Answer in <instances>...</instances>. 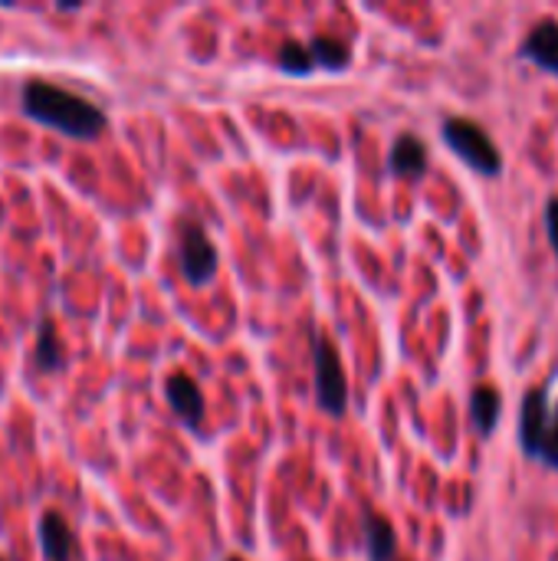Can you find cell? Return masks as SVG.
Instances as JSON below:
<instances>
[{"mask_svg": "<svg viewBox=\"0 0 558 561\" xmlns=\"http://www.w3.org/2000/svg\"><path fill=\"white\" fill-rule=\"evenodd\" d=\"M500 417H503V394L493 385L474 388V394H470V424H474V431L483 440H490L497 434V427H500Z\"/></svg>", "mask_w": 558, "mask_h": 561, "instance_id": "obj_11", "label": "cell"}, {"mask_svg": "<svg viewBox=\"0 0 558 561\" xmlns=\"http://www.w3.org/2000/svg\"><path fill=\"white\" fill-rule=\"evenodd\" d=\"M362 536H365L368 561H395V556H398V533L382 513H375V510L362 513Z\"/></svg>", "mask_w": 558, "mask_h": 561, "instance_id": "obj_10", "label": "cell"}, {"mask_svg": "<svg viewBox=\"0 0 558 561\" xmlns=\"http://www.w3.org/2000/svg\"><path fill=\"white\" fill-rule=\"evenodd\" d=\"M539 460L549 467V470H558V408L553 414V424H549V437H546V447L539 454Z\"/></svg>", "mask_w": 558, "mask_h": 561, "instance_id": "obj_15", "label": "cell"}, {"mask_svg": "<svg viewBox=\"0 0 558 561\" xmlns=\"http://www.w3.org/2000/svg\"><path fill=\"white\" fill-rule=\"evenodd\" d=\"M0 561H3V559H0Z\"/></svg>", "mask_w": 558, "mask_h": 561, "instance_id": "obj_18", "label": "cell"}, {"mask_svg": "<svg viewBox=\"0 0 558 561\" xmlns=\"http://www.w3.org/2000/svg\"><path fill=\"white\" fill-rule=\"evenodd\" d=\"M178 263L191 286H207L217 273V247L197 220H181L178 227Z\"/></svg>", "mask_w": 558, "mask_h": 561, "instance_id": "obj_4", "label": "cell"}, {"mask_svg": "<svg viewBox=\"0 0 558 561\" xmlns=\"http://www.w3.org/2000/svg\"><path fill=\"white\" fill-rule=\"evenodd\" d=\"M39 546H43L46 561H76L79 556L76 536L56 510L43 513V519H39Z\"/></svg>", "mask_w": 558, "mask_h": 561, "instance_id": "obj_9", "label": "cell"}, {"mask_svg": "<svg viewBox=\"0 0 558 561\" xmlns=\"http://www.w3.org/2000/svg\"><path fill=\"white\" fill-rule=\"evenodd\" d=\"M441 138L444 145L477 174L483 178H500L503 174V154L497 148V141L470 118H447L441 125Z\"/></svg>", "mask_w": 558, "mask_h": 561, "instance_id": "obj_2", "label": "cell"}, {"mask_svg": "<svg viewBox=\"0 0 558 561\" xmlns=\"http://www.w3.org/2000/svg\"><path fill=\"white\" fill-rule=\"evenodd\" d=\"M431 168V154H428V145L418 138V135H401L395 145H391V154H388V171L395 178H405V181H421Z\"/></svg>", "mask_w": 558, "mask_h": 561, "instance_id": "obj_7", "label": "cell"}, {"mask_svg": "<svg viewBox=\"0 0 558 561\" xmlns=\"http://www.w3.org/2000/svg\"><path fill=\"white\" fill-rule=\"evenodd\" d=\"M33 365L36 371L49 375V371H59L66 365V355H62V342L53 329L49 319L39 322V332H36V348H33Z\"/></svg>", "mask_w": 558, "mask_h": 561, "instance_id": "obj_12", "label": "cell"}, {"mask_svg": "<svg viewBox=\"0 0 558 561\" xmlns=\"http://www.w3.org/2000/svg\"><path fill=\"white\" fill-rule=\"evenodd\" d=\"M20 102L30 118H36L39 125H49L69 138H95L109 122L105 112L99 105H92L89 99H82L62 85L43 82V79H30L20 92Z\"/></svg>", "mask_w": 558, "mask_h": 561, "instance_id": "obj_1", "label": "cell"}, {"mask_svg": "<svg viewBox=\"0 0 558 561\" xmlns=\"http://www.w3.org/2000/svg\"><path fill=\"white\" fill-rule=\"evenodd\" d=\"M164 391H168L171 411H174L187 427H197V424L204 421V394H201V388H197V381H194L191 375H184V371L171 375Z\"/></svg>", "mask_w": 558, "mask_h": 561, "instance_id": "obj_8", "label": "cell"}, {"mask_svg": "<svg viewBox=\"0 0 558 561\" xmlns=\"http://www.w3.org/2000/svg\"><path fill=\"white\" fill-rule=\"evenodd\" d=\"M306 49H309L312 62H319V66L332 69V72H339V69H345V66L352 62L349 46H345L342 39H335V36H326V33H319Z\"/></svg>", "mask_w": 558, "mask_h": 561, "instance_id": "obj_13", "label": "cell"}, {"mask_svg": "<svg viewBox=\"0 0 558 561\" xmlns=\"http://www.w3.org/2000/svg\"><path fill=\"white\" fill-rule=\"evenodd\" d=\"M546 233H549V243H553V250H556L558 256V197H553L546 204Z\"/></svg>", "mask_w": 558, "mask_h": 561, "instance_id": "obj_16", "label": "cell"}, {"mask_svg": "<svg viewBox=\"0 0 558 561\" xmlns=\"http://www.w3.org/2000/svg\"><path fill=\"white\" fill-rule=\"evenodd\" d=\"M520 59H529V62H536L539 69H546V72H553L558 76V20L556 16H543L533 30H529V36L523 39V46H520V53H516Z\"/></svg>", "mask_w": 558, "mask_h": 561, "instance_id": "obj_6", "label": "cell"}, {"mask_svg": "<svg viewBox=\"0 0 558 561\" xmlns=\"http://www.w3.org/2000/svg\"><path fill=\"white\" fill-rule=\"evenodd\" d=\"M312 56H309V49L303 46V43H296V39H286L283 43V49H280V69L283 72H293V76H306V72H312Z\"/></svg>", "mask_w": 558, "mask_h": 561, "instance_id": "obj_14", "label": "cell"}, {"mask_svg": "<svg viewBox=\"0 0 558 561\" xmlns=\"http://www.w3.org/2000/svg\"><path fill=\"white\" fill-rule=\"evenodd\" d=\"M227 561H243V559H227Z\"/></svg>", "mask_w": 558, "mask_h": 561, "instance_id": "obj_17", "label": "cell"}, {"mask_svg": "<svg viewBox=\"0 0 558 561\" xmlns=\"http://www.w3.org/2000/svg\"><path fill=\"white\" fill-rule=\"evenodd\" d=\"M549 424H553L549 391L546 388H533L523 398V408H520V447H523V454L529 460H539V454L546 447V437H549Z\"/></svg>", "mask_w": 558, "mask_h": 561, "instance_id": "obj_5", "label": "cell"}, {"mask_svg": "<svg viewBox=\"0 0 558 561\" xmlns=\"http://www.w3.org/2000/svg\"><path fill=\"white\" fill-rule=\"evenodd\" d=\"M312 362H316V401H319V408L332 417H342L349 411V378H345V368H342L335 345L326 335H316Z\"/></svg>", "mask_w": 558, "mask_h": 561, "instance_id": "obj_3", "label": "cell"}]
</instances>
